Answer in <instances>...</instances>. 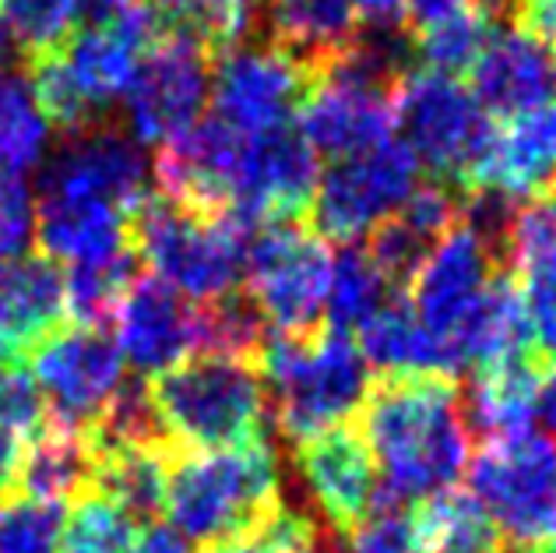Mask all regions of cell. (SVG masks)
Wrapping results in <instances>:
<instances>
[{"label":"cell","mask_w":556,"mask_h":553,"mask_svg":"<svg viewBox=\"0 0 556 553\" xmlns=\"http://www.w3.org/2000/svg\"><path fill=\"white\" fill-rule=\"evenodd\" d=\"M380 493L416 504L458 483L472 458L462 391L447 377H391L370 388L363 430Z\"/></svg>","instance_id":"6da1fadb"},{"label":"cell","mask_w":556,"mask_h":553,"mask_svg":"<svg viewBox=\"0 0 556 553\" xmlns=\"http://www.w3.org/2000/svg\"><path fill=\"white\" fill-rule=\"evenodd\" d=\"M282 465L268 441L223 451H173L163 512L190 546H223L278 507Z\"/></svg>","instance_id":"7a4b0ae2"},{"label":"cell","mask_w":556,"mask_h":553,"mask_svg":"<svg viewBox=\"0 0 556 553\" xmlns=\"http://www.w3.org/2000/svg\"><path fill=\"white\" fill-rule=\"evenodd\" d=\"M261 381L275 424L292 444L320 438L363 413L370 399V367L349 331L271 335L261 342Z\"/></svg>","instance_id":"3957f363"},{"label":"cell","mask_w":556,"mask_h":553,"mask_svg":"<svg viewBox=\"0 0 556 553\" xmlns=\"http://www.w3.org/2000/svg\"><path fill=\"white\" fill-rule=\"evenodd\" d=\"M127 237L130 251L155 279L204 307L237 293L254 229L237 215H204L149 194L127 215Z\"/></svg>","instance_id":"277c9868"},{"label":"cell","mask_w":556,"mask_h":553,"mask_svg":"<svg viewBox=\"0 0 556 553\" xmlns=\"http://www.w3.org/2000/svg\"><path fill=\"white\" fill-rule=\"evenodd\" d=\"M149 395L169 448L223 451L261 438L268 391L254 360L190 356L180 367L152 377Z\"/></svg>","instance_id":"5b68a950"},{"label":"cell","mask_w":556,"mask_h":553,"mask_svg":"<svg viewBox=\"0 0 556 553\" xmlns=\"http://www.w3.org/2000/svg\"><path fill=\"white\" fill-rule=\"evenodd\" d=\"M496 247L465 219L437 240L408 279V311L433 349V374L455 381L468 374L465 345L479 303L496 279Z\"/></svg>","instance_id":"8992f818"},{"label":"cell","mask_w":556,"mask_h":553,"mask_svg":"<svg viewBox=\"0 0 556 553\" xmlns=\"http://www.w3.org/2000/svg\"><path fill=\"white\" fill-rule=\"evenodd\" d=\"M468 493L515 553L556 546V441L549 433L486 441L468 458Z\"/></svg>","instance_id":"52a82bcc"},{"label":"cell","mask_w":556,"mask_h":553,"mask_svg":"<svg viewBox=\"0 0 556 553\" xmlns=\"http://www.w3.org/2000/svg\"><path fill=\"white\" fill-rule=\"evenodd\" d=\"M394 130L419 166H430L437 180L462 184L472 169L482 141L490 135L486 110L458 78L433 71H405L391 89Z\"/></svg>","instance_id":"ba28073f"},{"label":"cell","mask_w":556,"mask_h":553,"mask_svg":"<svg viewBox=\"0 0 556 553\" xmlns=\"http://www.w3.org/2000/svg\"><path fill=\"white\" fill-rule=\"evenodd\" d=\"M331 254L296 223L257 226L247 247V300L275 335H311L325 317Z\"/></svg>","instance_id":"9c48e42d"},{"label":"cell","mask_w":556,"mask_h":553,"mask_svg":"<svg viewBox=\"0 0 556 553\" xmlns=\"http://www.w3.org/2000/svg\"><path fill=\"white\" fill-rule=\"evenodd\" d=\"M419 184V163L399 135L380 141L370 152L339 159L328 173H320L311 201L317 237L345 247L374 237L402 212Z\"/></svg>","instance_id":"30bf717a"},{"label":"cell","mask_w":556,"mask_h":553,"mask_svg":"<svg viewBox=\"0 0 556 553\" xmlns=\"http://www.w3.org/2000/svg\"><path fill=\"white\" fill-rule=\"evenodd\" d=\"M124 356L99 325H64L33 349V385L47 424L89 433L124 388Z\"/></svg>","instance_id":"8fae6325"},{"label":"cell","mask_w":556,"mask_h":553,"mask_svg":"<svg viewBox=\"0 0 556 553\" xmlns=\"http://www.w3.org/2000/svg\"><path fill=\"white\" fill-rule=\"evenodd\" d=\"M212 99V53L190 36H159L127 85V135L138 144H169L194 127Z\"/></svg>","instance_id":"7c38bea8"},{"label":"cell","mask_w":556,"mask_h":553,"mask_svg":"<svg viewBox=\"0 0 556 553\" xmlns=\"http://www.w3.org/2000/svg\"><path fill=\"white\" fill-rule=\"evenodd\" d=\"M311 67L275 42H243L212 71V116L237 135H268L296 124Z\"/></svg>","instance_id":"4fadbf2b"},{"label":"cell","mask_w":556,"mask_h":553,"mask_svg":"<svg viewBox=\"0 0 556 553\" xmlns=\"http://www.w3.org/2000/svg\"><path fill=\"white\" fill-rule=\"evenodd\" d=\"M39 194L102 201V205L130 215L149 198V159H144L141 144L127 135V127L106 116V121L64 138L42 169Z\"/></svg>","instance_id":"5bb4252c"},{"label":"cell","mask_w":556,"mask_h":553,"mask_svg":"<svg viewBox=\"0 0 556 553\" xmlns=\"http://www.w3.org/2000/svg\"><path fill=\"white\" fill-rule=\"evenodd\" d=\"M116 349L141 377H159L201 356V307L155 275H138L113 311Z\"/></svg>","instance_id":"9a60e30c"},{"label":"cell","mask_w":556,"mask_h":553,"mask_svg":"<svg viewBox=\"0 0 556 553\" xmlns=\"http://www.w3.org/2000/svg\"><path fill=\"white\" fill-rule=\"evenodd\" d=\"M556 187V103L504 116L490 124L462 194H493L501 201H535Z\"/></svg>","instance_id":"2e32d148"},{"label":"cell","mask_w":556,"mask_h":553,"mask_svg":"<svg viewBox=\"0 0 556 553\" xmlns=\"http://www.w3.org/2000/svg\"><path fill=\"white\" fill-rule=\"evenodd\" d=\"M296 469L306 493L331 529L349 532L377 501L380 479L367 441L353 427H334L296 444Z\"/></svg>","instance_id":"e0dca14e"},{"label":"cell","mask_w":556,"mask_h":553,"mask_svg":"<svg viewBox=\"0 0 556 553\" xmlns=\"http://www.w3.org/2000/svg\"><path fill=\"white\" fill-rule=\"evenodd\" d=\"M504 254L518 272V293L529 317L535 356L556 360V198L525 201L510 212Z\"/></svg>","instance_id":"ac0fdd59"},{"label":"cell","mask_w":556,"mask_h":553,"mask_svg":"<svg viewBox=\"0 0 556 553\" xmlns=\"http://www.w3.org/2000/svg\"><path fill=\"white\" fill-rule=\"evenodd\" d=\"M64 322L67 297L61 265L42 254L0 265V363H18L47 335L64 328Z\"/></svg>","instance_id":"d6986e66"},{"label":"cell","mask_w":556,"mask_h":553,"mask_svg":"<svg viewBox=\"0 0 556 553\" xmlns=\"http://www.w3.org/2000/svg\"><path fill=\"white\" fill-rule=\"evenodd\" d=\"M472 96L496 116L556 103V61L521 28L496 33L472 67Z\"/></svg>","instance_id":"ffe728a7"},{"label":"cell","mask_w":556,"mask_h":553,"mask_svg":"<svg viewBox=\"0 0 556 553\" xmlns=\"http://www.w3.org/2000/svg\"><path fill=\"white\" fill-rule=\"evenodd\" d=\"M96 487V448L89 433L42 424L14 462L4 498H28L64 504L78 501Z\"/></svg>","instance_id":"44dd1931"},{"label":"cell","mask_w":556,"mask_h":553,"mask_svg":"<svg viewBox=\"0 0 556 553\" xmlns=\"http://www.w3.org/2000/svg\"><path fill=\"white\" fill-rule=\"evenodd\" d=\"M36 240L53 265H92L130 251L127 212L102 201L42 198L36 212Z\"/></svg>","instance_id":"7402d4cb"},{"label":"cell","mask_w":556,"mask_h":553,"mask_svg":"<svg viewBox=\"0 0 556 553\" xmlns=\"http://www.w3.org/2000/svg\"><path fill=\"white\" fill-rule=\"evenodd\" d=\"M265 22L275 47L311 67V75L356 39L353 0H265Z\"/></svg>","instance_id":"603a6c76"},{"label":"cell","mask_w":556,"mask_h":553,"mask_svg":"<svg viewBox=\"0 0 556 553\" xmlns=\"http://www.w3.org/2000/svg\"><path fill=\"white\" fill-rule=\"evenodd\" d=\"M539 385H543V370H539V356L504 363V367L476 374V385L462 402L465 424L486 433V441L518 438L529 433L535 424V402Z\"/></svg>","instance_id":"cb8c5ba5"},{"label":"cell","mask_w":556,"mask_h":553,"mask_svg":"<svg viewBox=\"0 0 556 553\" xmlns=\"http://www.w3.org/2000/svg\"><path fill=\"white\" fill-rule=\"evenodd\" d=\"M166 448H113L96 455V493L121 504L135 521H149L166 501Z\"/></svg>","instance_id":"d4e9b609"},{"label":"cell","mask_w":556,"mask_h":553,"mask_svg":"<svg viewBox=\"0 0 556 553\" xmlns=\"http://www.w3.org/2000/svg\"><path fill=\"white\" fill-rule=\"evenodd\" d=\"M356 345L370 374H384V381H391V377H437L433 349L405 300H388L356 331Z\"/></svg>","instance_id":"484cf974"},{"label":"cell","mask_w":556,"mask_h":553,"mask_svg":"<svg viewBox=\"0 0 556 553\" xmlns=\"http://www.w3.org/2000/svg\"><path fill=\"white\" fill-rule=\"evenodd\" d=\"M422 553H504L490 515L468 490H444L416 507Z\"/></svg>","instance_id":"4316f807"},{"label":"cell","mask_w":556,"mask_h":553,"mask_svg":"<svg viewBox=\"0 0 556 553\" xmlns=\"http://www.w3.org/2000/svg\"><path fill=\"white\" fill-rule=\"evenodd\" d=\"M50 124L33 99L25 71H0V180H25L47 155Z\"/></svg>","instance_id":"83f0119b"},{"label":"cell","mask_w":556,"mask_h":553,"mask_svg":"<svg viewBox=\"0 0 556 553\" xmlns=\"http://www.w3.org/2000/svg\"><path fill=\"white\" fill-rule=\"evenodd\" d=\"M391 300V279L370 257L363 243L342 247L331 257L328 275V297H325V317L339 331H359L370 317Z\"/></svg>","instance_id":"f1b7e54d"},{"label":"cell","mask_w":556,"mask_h":553,"mask_svg":"<svg viewBox=\"0 0 556 553\" xmlns=\"http://www.w3.org/2000/svg\"><path fill=\"white\" fill-rule=\"evenodd\" d=\"M493 36H496V18L482 4H476L447 22L419 28L413 53L419 56L422 71L458 78L462 71L476 67V61L482 56V50L490 47Z\"/></svg>","instance_id":"f546056e"},{"label":"cell","mask_w":556,"mask_h":553,"mask_svg":"<svg viewBox=\"0 0 556 553\" xmlns=\"http://www.w3.org/2000/svg\"><path fill=\"white\" fill-rule=\"evenodd\" d=\"M85 0H0V18L25 64L61 53L78 36Z\"/></svg>","instance_id":"4dcf8cb0"},{"label":"cell","mask_w":556,"mask_h":553,"mask_svg":"<svg viewBox=\"0 0 556 553\" xmlns=\"http://www.w3.org/2000/svg\"><path fill=\"white\" fill-rule=\"evenodd\" d=\"M138 254L124 251L106 261H92V265H71L64 272V297L67 314L75 325H99L106 328L116 303L127 293V286L138 279Z\"/></svg>","instance_id":"1f68e13d"},{"label":"cell","mask_w":556,"mask_h":553,"mask_svg":"<svg viewBox=\"0 0 556 553\" xmlns=\"http://www.w3.org/2000/svg\"><path fill=\"white\" fill-rule=\"evenodd\" d=\"M42 424H47V410L33 377L18 363H0V498L11 483L22 448Z\"/></svg>","instance_id":"d6a6232c"},{"label":"cell","mask_w":556,"mask_h":553,"mask_svg":"<svg viewBox=\"0 0 556 553\" xmlns=\"http://www.w3.org/2000/svg\"><path fill=\"white\" fill-rule=\"evenodd\" d=\"M138 521L102 493H85L64 521L61 553H135Z\"/></svg>","instance_id":"836d02e7"},{"label":"cell","mask_w":556,"mask_h":553,"mask_svg":"<svg viewBox=\"0 0 556 553\" xmlns=\"http://www.w3.org/2000/svg\"><path fill=\"white\" fill-rule=\"evenodd\" d=\"M261 342H265V322L251 300L232 293L201 307V353L254 360V353H261Z\"/></svg>","instance_id":"e575fe53"},{"label":"cell","mask_w":556,"mask_h":553,"mask_svg":"<svg viewBox=\"0 0 556 553\" xmlns=\"http://www.w3.org/2000/svg\"><path fill=\"white\" fill-rule=\"evenodd\" d=\"M64 504L0 498V553H61Z\"/></svg>","instance_id":"d590c367"},{"label":"cell","mask_w":556,"mask_h":553,"mask_svg":"<svg viewBox=\"0 0 556 553\" xmlns=\"http://www.w3.org/2000/svg\"><path fill=\"white\" fill-rule=\"evenodd\" d=\"M345 553H422L416 507L377 490V501L345 532Z\"/></svg>","instance_id":"8d00e7d4"},{"label":"cell","mask_w":556,"mask_h":553,"mask_svg":"<svg viewBox=\"0 0 556 553\" xmlns=\"http://www.w3.org/2000/svg\"><path fill=\"white\" fill-rule=\"evenodd\" d=\"M306 540H314V521L292 512V507L278 504L254 532L240 536V540H229L223 546H212L208 553H286Z\"/></svg>","instance_id":"74e56055"},{"label":"cell","mask_w":556,"mask_h":553,"mask_svg":"<svg viewBox=\"0 0 556 553\" xmlns=\"http://www.w3.org/2000/svg\"><path fill=\"white\" fill-rule=\"evenodd\" d=\"M36 237V205L25 180H0V265L18 261Z\"/></svg>","instance_id":"f35d334b"},{"label":"cell","mask_w":556,"mask_h":553,"mask_svg":"<svg viewBox=\"0 0 556 553\" xmlns=\"http://www.w3.org/2000/svg\"><path fill=\"white\" fill-rule=\"evenodd\" d=\"M521 22V33L532 36L556 61V0H515V8Z\"/></svg>","instance_id":"ab89813d"},{"label":"cell","mask_w":556,"mask_h":553,"mask_svg":"<svg viewBox=\"0 0 556 553\" xmlns=\"http://www.w3.org/2000/svg\"><path fill=\"white\" fill-rule=\"evenodd\" d=\"M356 4V22L370 25V33L391 36L394 28L405 22L408 0H353Z\"/></svg>","instance_id":"60d3db41"},{"label":"cell","mask_w":556,"mask_h":553,"mask_svg":"<svg viewBox=\"0 0 556 553\" xmlns=\"http://www.w3.org/2000/svg\"><path fill=\"white\" fill-rule=\"evenodd\" d=\"M476 4H479V0H408L405 18L413 22L416 33H419V28L437 25V22H447V18H455V14L476 8Z\"/></svg>","instance_id":"b9f144b4"},{"label":"cell","mask_w":556,"mask_h":553,"mask_svg":"<svg viewBox=\"0 0 556 553\" xmlns=\"http://www.w3.org/2000/svg\"><path fill=\"white\" fill-rule=\"evenodd\" d=\"M135 553H194L180 532H173L169 526H149L138 536V550Z\"/></svg>","instance_id":"7bdbcfd3"},{"label":"cell","mask_w":556,"mask_h":553,"mask_svg":"<svg viewBox=\"0 0 556 553\" xmlns=\"http://www.w3.org/2000/svg\"><path fill=\"white\" fill-rule=\"evenodd\" d=\"M535 419L543 424L553 438H556V367L543 374V385H539V402H535Z\"/></svg>","instance_id":"ee69618b"},{"label":"cell","mask_w":556,"mask_h":553,"mask_svg":"<svg viewBox=\"0 0 556 553\" xmlns=\"http://www.w3.org/2000/svg\"><path fill=\"white\" fill-rule=\"evenodd\" d=\"M14 56H18V47H14V39H11V33H8L4 18H0V71H11Z\"/></svg>","instance_id":"f6af8a7d"},{"label":"cell","mask_w":556,"mask_h":553,"mask_svg":"<svg viewBox=\"0 0 556 553\" xmlns=\"http://www.w3.org/2000/svg\"><path fill=\"white\" fill-rule=\"evenodd\" d=\"M286 553H325V550H320V543H317V540H306V543L292 546V550H286Z\"/></svg>","instance_id":"bcb514c9"},{"label":"cell","mask_w":556,"mask_h":553,"mask_svg":"<svg viewBox=\"0 0 556 553\" xmlns=\"http://www.w3.org/2000/svg\"><path fill=\"white\" fill-rule=\"evenodd\" d=\"M546 553H556V546H553V550H546Z\"/></svg>","instance_id":"7dc6e473"}]
</instances>
